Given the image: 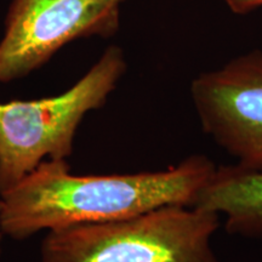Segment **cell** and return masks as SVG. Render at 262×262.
I'll use <instances>...</instances> for the list:
<instances>
[{"mask_svg":"<svg viewBox=\"0 0 262 262\" xmlns=\"http://www.w3.org/2000/svg\"><path fill=\"white\" fill-rule=\"evenodd\" d=\"M217 166L191 156L159 171L72 175L66 160H44L0 195V228L15 239L42 229L118 221L162 206L194 205Z\"/></svg>","mask_w":262,"mask_h":262,"instance_id":"1","label":"cell"},{"mask_svg":"<svg viewBox=\"0 0 262 262\" xmlns=\"http://www.w3.org/2000/svg\"><path fill=\"white\" fill-rule=\"evenodd\" d=\"M221 225L214 211L166 205L118 221L49 231L41 262H219L212 238Z\"/></svg>","mask_w":262,"mask_h":262,"instance_id":"2","label":"cell"},{"mask_svg":"<svg viewBox=\"0 0 262 262\" xmlns=\"http://www.w3.org/2000/svg\"><path fill=\"white\" fill-rule=\"evenodd\" d=\"M125 71L123 51L110 47L62 95L0 102V195L15 187L47 157L50 160L68 158L84 116L106 103Z\"/></svg>","mask_w":262,"mask_h":262,"instance_id":"3","label":"cell"},{"mask_svg":"<svg viewBox=\"0 0 262 262\" xmlns=\"http://www.w3.org/2000/svg\"><path fill=\"white\" fill-rule=\"evenodd\" d=\"M189 93L206 135L233 157L238 168L262 171V51L203 72Z\"/></svg>","mask_w":262,"mask_h":262,"instance_id":"4","label":"cell"},{"mask_svg":"<svg viewBox=\"0 0 262 262\" xmlns=\"http://www.w3.org/2000/svg\"><path fill=\"white\" fill-rule=\"evenodd\" d=\"M120 0H14L0 42V83L22 78L77 38L110 37Z\"/></svg>","mask_w":262,"mask_h":262,"instance_id":"5","label":"cell"},{"mask_svg":"<svg viewBox=\"0 0 262 262\" xmlns=\"http://www.w3.org/2000/svg\"><path fill=\"white\" fill-rule=\"evenodd\" d=\"M194 205L224 217L229 233L262 239V171L216 168Z\"/></svg>","mask_w":262,"mask_h":262,"instance_id":"6","label":"cell"},{"mask_svg":"<svg viewBox=\"0 0 262 262\" xmlns=\"http://www.w3.org/2000/svg\"><path fill=\"white\" fill-rule=\"evenodd\" d=\"M225 3L232 12L239 15L248 14L262 6V0H225Z\"/></svg>","mask_w":262,"mask_h":262,"instance_id":"7","label":"cell"},{"mask_svg":"<svg viewBox=\"0 0 262 262\" xmlns=\"http://www.w3.org/2000/svg\"><path fill=\"white\" fill-rule=\"evenodd\" d=\"M2 206H3V203H2V199H0V211H2ZM2 228H0V242H2Z\"/></svg>","mask_w":262,"mask_h":262,"instance_id":"8","label":"cell"},{"mask_svg":"<svg viewBox=\"0 0 262 262\" xmlns=\"http://www.w3.org/2000/svg\"><path fill=\"white\" fill-rule=\"evenodd\" d=\"M120 2H122V0H120Z\"/></svg>","mask_w":262,"mask_h":262,"instance_id":"9","label":"cell"}]
</instances>
